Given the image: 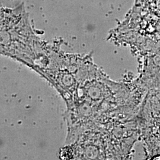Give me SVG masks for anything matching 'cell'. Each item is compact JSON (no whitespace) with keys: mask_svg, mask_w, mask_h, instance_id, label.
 Returning <instances> with one entry per match:
<instances>
[{"mask_svg":"<svg viewBox=\"0 0 160 160\" xmlns=\"http://www.w3.org/2000/svg\"><path fill=\"white\" fill-rule=\"evenodd\" d=\"M157 158H154V159H157V160H160V156H158L156 157Z\"/></svg>","mask_w":160,"mask_h":160,"instance_id":"1","label":"cell"}]
</instances>
